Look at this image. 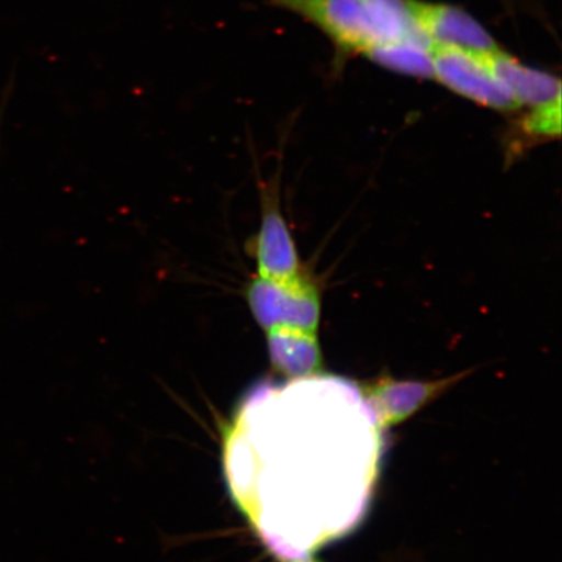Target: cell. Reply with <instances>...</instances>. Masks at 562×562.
<instances>
[{
    "instance_id": "cell-1",
    "label": "cell",
    "mask_w": 562,
    "mask_h": 562,
    "mask_svg": "<svg viewBox=\"0 0 562 562\" xmlns=\"http://www.w3.org/2000/svg\"><path fill=\"white\" fill-rule=\"evenodd\" d=\"M245 296L265 331L285 327L316 333L319 326V292L302 276L288 280L258 277L248 285Z\"/></svg>"
},
{
    "instance_id": "cell-2",
    "label": "cell",
    "mask_w": 562,
    "mask_h": 562,
    "mask_svg": "<svg viewBox=\"0 0 562 562\" xmlns=\"http://www.w3.org/2000/svg\"><path fill=\"white\" fill-rule=\"evenodd\" d=\"M430 52L434 79L454 93L496 111L509 112L521 108L510 91L484 65L481 54L435 45Z\"/></svg>"
},
{
    "instance_id": "cell-3",
    "label": "cell",
    "mask_w": 562,
    "mask_h": 562,
    "mask_svg": "<svg viewBox=\"0 0 562 562\" xmlns=\"http://www.w3.org/2000/svg\"><path fill=\"white\" fill-rule=\"evenodd\" d=\"M271 3L311 21L344 52L364 54L379 44L360 0H271Z\"/></svg>"
},
{
    "instance_id": "cell-4",
    "label": "cell",
    "mask_w": 562,
    "mask_h": 562,
    "mask_svg": "<svg viewBox=\"0 0 562 562\" xmlns=\"http://www.w3.org/2000/svg\"><path fill=\"white\" fill-rule=\"evenodd\" d=\"M414 21L431 46L460 48L474 54L498 50L496 41L465 11L453 5L405 0Z\"/></svg>"
},
{
    "instance_id": "cell-5",
    "label": "cell",
    "mask_w": 562,
    "mask_h": 562,
    "mask_svg": "<svg viewBox=\"0 0 562 562\" xmlns=\"http://www.w3.org/2000/svg\"><path fill=\"white\" fill-rule=\"evenodd\" d=\"M460 379L461 376H451L440 381L419 382L395 381L391 376H382L361 385L360 391L364 404L372 417H375L378 427L390 428L413 417Z\"/></svg>"
},
{
    "instance_id": "cell-6",
    "label": "cell",
    "mask_w": 562,
    "mask_h": 562,
    "mask_svg": "<svg viewBox=\"0 0 562 562\" xmlns=\"http://www.w3.org/2000/svg\"><path fill=\"white\" fill-rule=\"evenodd\" d=\"M258 277L288 280L301 276L296 245L277 203L266 199L261 227L252 245Z\"/></svg>"
},
{
    "instance_id": "cell-7",
    "label": "cell",
    "mask_w": 562,
    "mask_h": 562,
    "mask_svg": "<svg viewBox=\"0 0 562 562\" xmlns=\"http://www.w3.org/2000/svg\"><path fill=\"white\" fill-rule=\"evenodd\" d=\"M491 72L516 98L519 105L538 108L561 98V83L558 77L521 65L508 54L498 50L481 54Z\"/></svg>"
},
{
    "instance_id": "cell-8",
    "label": "cell",
    "mask_w": 562,
    "mask_h": 562,
    "mask_svg": "<svg viewBox=\"0 0 562 562\" xmlns=\"http://www.w3.org/2000/svg\"><path fill=\"white\" fill-rule=\"evenodd\" d=\"M267 333L271 367L291 381L319 375L322 350L316 333L297 328H272Z\"/></svg>"
},
{
    "instance_id": "cell-9",
    "label": "cell",
    "mask_w": 562,
    "mask_h": 562,
    "mask_svg": "<svg viewBox=\"0 0 562 562\" xmlns=\"http://www.w3.org/2000/svg\"><path fill=\"white\" fill-rule=\"evenodd\" d=\"M374 26L379 44L392 41H416L431 47L420 32L405 0H360Z\"/></svg>"
},
{
    "instance_id": "cell-10",
    "label": "cell",
    "mask_w": 562,
    "mask_h": 562,
    "mask_svg": "<svg viewBox=\"0 0 562 562\" xmlns=\"http://www.w3.org/2000/svg\"><path fill=\"white\" fill-rule=\"evenodd\" d=\"M364 55L397 74L424 79H434V66L430 47L416 41L381 42L369 48Z\"/></svg>"
},
{
    "instance_id": "cell-11",
    "label": "cell",
    "mask_w": 562,
    "mask_h": 562,
    "mask_svg": "<svg viewBox=\"0 0 562 562\" xmlns=\"http://www.w3.org/2000/svg\"><path fill=\"white\" fill-rule=\"evenodd\" d=\"M522 128L530 136L559 137L561 135V98L532 108L530 114L524 119Z\"/></svg>"
},
{
    "instance_id": "cell-12",
    "label": "cell",
    "mask_w": 562,
    "mask_h": 562,
    "mask_svg": "<svg viewBox=\"0 0 562 562\" xmlns=\"http://www.w3.org/2000/svg\"><path fill=\"white\" fill-rule=\"evenodd\" d=\"M288 562H318V561H315V560L311 557V558H306V559H302V560H294V561H288Z\"/></svg>"
},
{
    "instance_id": "cell-13",
    "label": "cell",
    "mask_w": 562,
    "mask_h": 562,
    "mask_svg": "<svg viewBox=\"0 0 562 562\" xmlns=\"http://www.w3.org/2000/svg\"><path fill=\"white\" fill-rule=\"evenodd\" d=\"M0 121H2V112H0Z\"/></svg>"
}]
</instances>
